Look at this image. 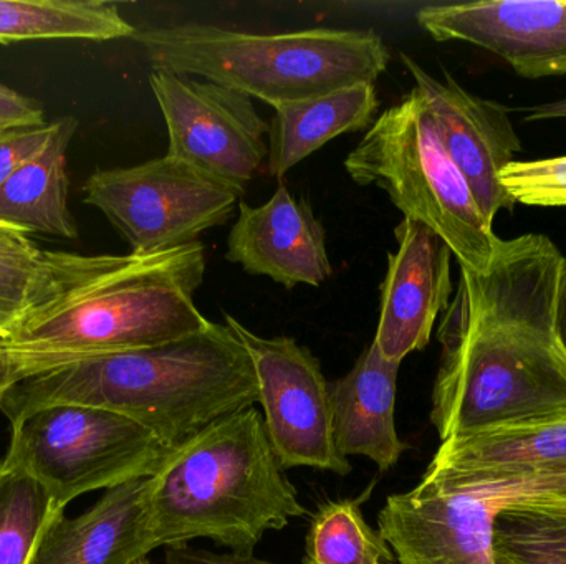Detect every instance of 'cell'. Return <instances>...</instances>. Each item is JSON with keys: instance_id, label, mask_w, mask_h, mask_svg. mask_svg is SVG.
<instances>
[{"instance_id": "obj_1", "label": "cell", "mask_w": 566, "mask_h": 564, "mask_svg": "<svg viewBox=\"0 0 566 564\" xmlns=\"http://www.w3.org/2000/svg\"><path fill=\"white\" fill-rule=\"evenodd\" d=\"M566 257L542 234L499 242L488 270L461 268L442 313L431 421L442 440L566 419L557 300Z\"/></svg>"}, {"instance_id": "obj_2", "label": "cell", "mask_w": 566, "mask_h": 564, "mask_svg": "<svg viewBox=\"0 0 566 564\" xmlns=\"http://www.w3.org/2000/svg\"><path fill=\"white\" fill-rule=\"evenodd\" d=\"M205 275L202 242L149 255L43 251L29 307L2 341L32 377L182 340L209 324L195 300Z\"/></svg>"}, {"instance_id": "obj_3", "label": "cell", "mask_w": 566, "mask_h": 564, "mask_svg": "<svg viewBox=\"0 0 566 564\" xmlns=\"http://www.w3.org/2000/svg\"><path fill=\"white\" fill-rule=\"evenodd\" d=\"M259 403L258 377L244 344L226 323L161 347L86 358L27 377L0 401L15 424L52 404H85L122 414L168 449L216 421Z\"/></svg>"}, {"instance_id": "obj_4", "label": "cell", "mask_w": 566, "mask_h": 564, "mask_svg": "<svg viewBox=\"0 0 566 564\" xmlns=\"http://www.w3.org/2000/svg\"><path fill=\"white\" fill-rule=\"evenodd\" d=\"M156 550L212 540L252 555L272 530L306 515L255 407L216 421L172 449L148 477Z\"/></svg>"}, {"instance_id": "obj_5", "label": "cell", "mask_w": 566, "mask_h": 564, "mask_svg": "<svg viewBox=\"0 0 566 564\" xmlns=\"http://www.w3.org/2000/svg\"><path fill=\"white\" fill-rule=\"evenodd\" d=\"M135 40L153 72L201 76L274 108L375 83L389 63L388 46L373 30L316 26L261 35L185 22L142 30Z\"/></svg>"}, {"instance_id": "obj_6", "label": "cell", "mask_w": 566, "mask_h": 564, "mask_svg": "<svg viewBox=\"0 0 566 564\" xmlns=\"http://www.w3.org/2000/svg\"><path fill=\"white\" fill-rule=\"evenodd\" d=\"M345 169L356 184L385 191L405 219L434 231L459 267L488 270L501 238L449 158L418 88L376 118L346 156Z\"/></svg>"}, {"instance_id": "obj_7", "label": "cell", "mask_w": 566, "mask_h": 564, "mask_svg": "<svg viewBox=\"0 0 566 564\" xmlns=\"http://www.w3.org/2000/svg\"><path fill=\"white\" fill-rule=\"evenodd\" d=\"M555 497H566V473L469 479L428 467L415 489L388 497L378 533L398 564H492L499 513Z\"/></svg>"}, {"instance_id": "obj_8", "label": "cell", "mask_w": 566, "mask_h": 564, "mask_svg": "<svg viewBox=\"0 0 566 564\" xmlns=\"http://www.w3.org/2000/svg\"><path fill=\"white\" fill-rule=\"evenodd\" d=\"M171 450L122 414L85 404H52L12 424L7 456L25 467L65 510L83 493L155 476Z\"/></svg>"}, {"instance_id": "obj_9", "label": "cell", "mask_w": 566, "mask_h": 564, "mask_svg": "<svg viewBox=\"0 0 566 564\" xmlns=\"http://www.w3.org/2000/svg\"><path fill=\"white\" fill-rule=\"evenodd\" d=\"M83 194L136 255L199 242V235L229 222L242 198L232 185L168 155L132 168L96 169Z\"/></svg>"}, {"instance_id": "obj_10", "label": "cell", "mask_w": 566, "mask_h": 564, "mask_svg": "<svg viewBox=\"0 0 566 564\" xmlns=\"http://www.w3.org/2000/svg\"><path fill=\"white\" fill-rule=\"evenodd\" d=\"M224 323L254 364L265 430L282 469L348 476L352 464L336 449L328 383L315 354L290 337H259L231 315L224 313Z\"/></svg>"}, {"instance_id": "obj_11", "label": "cell", "mask_w": 566, "mask_h": 564, "mask_svg": "<svg viewBox=\"0 0 566 564\" xmlns=\"http://www.w3.org/2000/svg\"><path fill=\"white\" fill-rule=\"evenodd\" d=\"M149 85L168 126V156L244 194L269 158V125L251 96L169 72H153Z\"/></svg>"}, {"instance_id": "obj_12", "label": "cell", "mask_w": 566, "mask_h": 564, "mask_svg": "<svg viewBox=\"0 0 566 564\" xmlns=\"http://www.w3.org/2000/svg\"><path fill=\"white\" fill-rule=\"evenodd\" d=\"M401 62L424 98L449 158L464 175L489 224L514 199L502 185L501 174L522 149L507 109L462 88L444 70V79L429 75L415 58L401 53Z\"/></svg>"}, {"instance_id": "obj_13", "label": "cell", "mask_w": 566, "mask_h": 564, "mask_svg": "<svg viewBox=\"0 0 566 564\" xmlns=\"http://www.w3.org/2000/svg\"><path fill=\"white\" fill-rule=\"evenodd\" d=\"M416 20L438 42L482 46L525 78L566 75V0L429 6Z\"/></svg>"}, {"instance_id": "obj_14", "label": "cell", "mask_w": 566, "mask_h": 564, "mask_svg": "<svg viewBox=\"0 0 566 564\" xmlns=\"http://www.w3.org/2000/svg\"><path fill=\"white\" fill-rule=\"evenodd\" d=\"M395 237L398 248L388 254L373 343L386 360L402 363L428 347L436 320L449 307L452 252L434 231L411 219L402 217Z\"/></svg>"}, {"instance_id": "obj_15", "label": "cell", "mask_w": 566, "mask_h": 564, "mask_svg": "<svg viewBox=\"0 0 566 564\" xmlns=\"http://www.w3.org/2000/svg\"><path fill=\"white\" fill-rule=\"evenodd\" d=\"M226 260L282 287H319L333 274L325 228L305 199L281 184L259 207L239 202V217L228 238Z\"/></svg>"}, {"instance_id": "obj_16", "label": "cell", "mask_w": 566, "mask_h": 564, "mask_svg": "<svg viewBox=\"0 0 566 564\" xmlns=\"http://www.w3.org/2000/svg\"><path fill=\"white\" fill-rule=\"evenodd\" d=\"M148 479L106 490L76 519L56 517L30 564H136L155 552Z\"/></svg>"}, {"instance_id": "obj_17", "label": "cell", "mask_w": 566, "mask_h": 564, "mask_svg": "<svg viewBox=\"0 0 566 564\" xmlns=\"http://www.w3.org/2000/svg\"><path fill=\"white\" fill-rule=\"evenodd\" d=\"M401 364L386 360L371 343L349 373L328 383L336 449L346 459L366 457L381 472L395 467L406 449L395 423Z\"/></svg>"}, {"instance_id": "obj_18", "label": "cell", "mask_w": 566, "mask_h": 564, "mask_svg": "<svg viewBox=\"0 0 566 564\" xmlns=\"http://www.w3.org/2000/svg\"><path fill=\"white\" fill-rule=\"evenodd\" d=\"M429 467L469 479L566 473V419L495 427L442 440Z\"/></svg>"}, {"instance_id": "obj_19", "label": "cell", "mask_w": 566, "mask_h": 564, "mask_svg": "<svg viewBox=\"0 0 566 564\" xmlns=\"http://www.w3.org/2000/svg\"><path fill=\"white\" fill-rule=\"evenodd\" d=\"M379 109L375 83H356L275 108L269 131L268 169L282 179L290 169L345 132L368 131Z\"/></svg>"}, {"instance_id": "obj_20", "label": "cell", "mask_w": 566, "mask_h": 564, "mask_svg": "<svg viewBox=\"0 0 566 564\" xmlns=\"http://www.w3.org/2000/svg\"><path fill=\"white\" fill-rule=\"evenodd\" d=\"M73 116L59 119L49 146L0 188V224L30 234L78 237L69 209L66 151L78 129Z\"/></svg>"}, {"instance_id": "obj_21", "label": "cell", "mask_w": 566, "mask_h": 564, "mask_svg": "<svg viewBox=\"0 0 566 564\" xmlns=\"http://www.w3.org/2000/svg\"><path fill=\"white\" fill-rule=\"evenodd\" d=\"M138 30L102 0H0V43L135 39Z\"/></svg>"}, {"instance_id": "obj_22", "label": "cell", "mask_w": 566, "mask_h": 564, "mask_svg": "<svg viewBox=\"0 0 566 564\" xmlns=\"http://www.w3.org/2000/svg\"><path fill=\"white\" fill-rule=\"evenodd\" d=\"M492 564H566V497L502 510L494 523Z\"/></svg>"}, {"instance_id": "obj_23", "label": "cell", "mask_w": 566, "mask_h": 564, "mask_svg": "<svg viewBox=\"0 0 566 564\" xmlns=\"http://www.w3.org/2000/svg\"><path fill=\"white\" fill-rule=\"evenodd\" d=\"M49 490L15 460L0 462V564H30L50 523L62 515Z\"/></svg>"}, {"instance_id": "obj_24", "label": "cell", "mask_w": 566, "mask_h": 564, "mask_svg": "<svg viewBox=\"0 0 566 564\" xmlns=\"http://www.w3.org/2000/svg\"><path fill=\"white\" fill-rule=\"evenodd\" d=\"M391 560V550L366 523L355 500L325 503L313 517L303 564H388Z\"/></svg>"}, {"instance_id": "obj_25", "label": "cell", "mask_w": 566, "mask_h": 564, "mask_svg": "<svg viewBox=\"0 0 566 564\" xmlns=\"http://www.w3.org/2000/svg\"><path fill=\"white\" fill-rule=\"evenodd\" d=\"M43 265V251L25 232L0 224V340L29 307Z\"/></svg>"}, {"instance_id": "obj_26", "label": "cell", "mask_w": 566, "mask_h": 564, "mask_svg": "<svg viewBox=\"0 0 566 564\" xmlns=\"http://www.w3.org/2000/svg\"><path fill=\"white\" fill-rule=\"evenodd\" d=\"M501 181L515 204L565 207L566 156L535 161L515 159L502 171Z\"/></svg>"}, {"instance_id": "obj_27", "label": "cell", "mask_w": 566, "mask_h": 564, "mask_svg": "<svg viewBox=\"0 0 566 564\" xmlns=\"http://www.w3.org/2000/svg\"><path fill=\"white\" fill-rule=\"evenodd\" d=\"M56 121L36 128L6 129L0 132V188L27 162L49 146Z\"/></svg>"}, {"instance_id": "obj_28", "label": "cell", "mask_w": 566, "mask_h": 564, "mask_svg": "<svg viewBox=\"0 0 566 564\" xmlns=\"http://www.w3.org/2000/svg\"><path fill=\"white\" fill-rule=\"evenodd\" d=\"M43 111L33 99L0 83V129L43 126Z\"/></svg>"}, {"instance_id": "obj_29", "label": "cell", "mask_w": 566, "mask_h": 564, "mask_svg": "<svg viewBox=\"0 0 566 564\" xmlns=\"http://www.w3.org/2000/svg\"><path fill=\"white\" fill-rule=\"evenodd\" d=\"M165 564H274L264 562V560L254 558V555H239V553H229V555H219L211 552H196V550L178 546L169 549L166 552Z\"/></svg>"}, {"instance_id": "obj_30", "label": "cell", "mask_w": 566, "mask_h": 564, "mask_svg": "<svg viewBox=\"0 0 566 564\" xmlns=\"http://www.w3.org/2000/svg\"><path fill=\"white\" fill-rule=\"evenodd\" d=\"M30 377L29 368L0 340V401L15 384Z\"/></svg>"}, {"instance_id": "obj_31", "label": "cell", "mask_w": 566, "mask_h": 564, "mask_svg": "<svg viewBox=\"0 0 566 564\" xmlns=\"http://www.w3.org/2000/svg\"><path fill=\"white\" fill-rule=\"evenodd\" d=\"M560 118H566V98L560 99V102L545 103V105L534 106L527 115V121Z\"/></svg>"}, {"instance_id": "obj_32", "label": "cell", "mask_w": 566, "mask_h": 564, "mask_svg": "<svg viewBox=\"0 0 566 564\" xmlns=\"http://www.w3.org/2000/svg\"><path fill=\"white\" fill-rule=\"evenodd\" d=\"M557 330L560 338L562 347L566 351V260L564 265V274L560 278V287H558L557 300Z\"/></svg>"}, {"instance_id": "obj_33", "label": "cell", "mask_w": 566, "mask_h": 564, "mask_svg": "<svg viewBox=\"0 0 566 564\" xmlns=\"http://www.w3.org/2000/svg\"><path fill=\"white\" fill-rule=\"evenodd\" d=\"M136 564H153V563H149L148 560H143V562H139V563H136Z\"/></svg>"}, {"instance_id": "obj_34", "label": "cell", "mask_w": 566, "mask_h": 564, "mask_svg": "<svg viewBox=\"0 0 566 564\" xmlns=\"http://www.w3.org/2000/svg\"><path fill=\"white\" fill-rule=\"evenodd\" d=\"M6 131V129H0V132Z\"/></svg>"}]
</instances>
